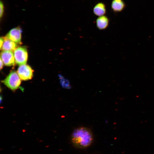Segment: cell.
<instances>
[{
  "instance_id": "6da1fadb",
  "label": "cell",
  "mask_w": 154,
  "mask_h": 154,
  "mask_svg": "<svg viewBox=\"0 0 154 154\" xmlns=\"http://www.w3.org/2000/svg\"><path fill=\"white\" fill-rule=\"evenodd\" d=\"M71 140L73 145L79 148L90 146L93 140L92 134L88 128L81 127L75 129L72 133Z\"/></svg>"
},
{
  "instance_id": "3957f363",
  "label": "cell",
  "mask_w": 154,
  "mask_h": 154,
  "mask_svg": "<svg viewBox=\"0 0 154 154\" xmlns=\"http://www.w3.org/2000/svg\"><path fill=\"white\" fill-rule=\"evenodd\" d=\"M15 63L19 65L26 64L28 59L27 48L23 47H17L14 51Z\"/></svg>"
},
{
  "instance_id": "52a82bcc",
  "label": "cell",
  "mask_w": 154,
  "mask_h": 154,
  "mask_svg": "<svg viewBox=\"0 0 154 154\" xmlns=\"http://www.w3.org/2000/svg\"><path fill=\"white\" fill-rule=\"evenodd\" d=\"M109 22L108 17L105 15L98 17L96 19V25L97 28L100 30L106 29L108 27Z\"/></svg>"
},
{
  "instance_id": "277c9868",
  "label": "cell",
  "mask_w": 154,
  "mask_h": 154,
  "mask_svg": "<svg viewBox=\"0 0 154 154\" xmlns=\"http://www.w3.org/2000/svg\"><path fill=\"white\" fill-rule=\"evenodd\" d=\"M33 72L29 66L24 64L20 65L17 72L21 80L26 81L32 78Z\"/></svg>"
},
{
  "instance_id": "5b68a950",
  "label": "cell",
  "mask_w": 154,
  "mask_h": 154,
  "mask_svg": "<svg viewBox=\"0 0 154 154\" xmlns=\"http://www.w3.org/2000/svg\"><path fill=\"white\" fill-rule=\"evenodd\" d=\"M21 28L18 26L11 29L5 37L17 44H21Z\"/></svg>"
},
{
  "instance_id": "7c38bea8",
  "label": "cell",
  "mask_w": 154,
  "mask_h": 154,
  "mask_svg": "<svg viewBox=\"0 0 154 154\" xmlns=\"http://www.w3.org/2000/svg\"><path fill=\"white\" fill-rule=\"evenodd\" d=\"M4 37H1L0 39V49L1 50L2 46H3L4 41Z\"/></svg>"
},
{
  "instance_id": "4fadbf2b",
  "label": "cell",
  "mask_w": 154,
  "mask_h": 154,
  "mask_svg": "<svg viewBox=\"0 0 154 154\" xmlns=\"http://www.w3.org/2000/svg\"><path fill=\"white\" fill-rule=\"evenodd\" d=\"M0 70H1V69L3 68V62L1 59L0 58Z\"/></svg>"
},
{
  "instance_id": "8fae6325",
  "label": "cell",
  "mask_w": 154,
  "mask_h": 154,
  "mask_svg": "<svg viewBox=\"0 0 154 154\" xmlns=\"http://www.w3.org/2000/svg\"><path fill=\"white\" fill-rule=\"evenodd\" d=\"M0 17L1 19L2 17L4 11V4L1 1L0 2Z\"/></svg>"
},
{
  "instance_id": "8992f818",
  "label": "cell",
  "mask_w": 154,
  "mask_h": 154,
  "mask_svg": "<svg viewBox=\"0 0 154 154\" xmlns=\"http://www.w3.org/2000/svg\"><path fill=\"white\" fill-rule=\"evenodd\" d=\"M13 52L3 50L1 53L0 58L3 64L6 66H14L15 64V58Z\"/></svg>"
},
{
  "instance_id": "ba28073f",
  "label": "cell",
  "mask_w": 154,
  "mask_h": 154,
  "mask_svg": "<svg viewBox=\"0 0 154 154\" xmlns=\"http://www.w3.org/2000/svg\"><path fill=\"white\" fill-rule=\"evenodd\" d=\"M126 5L122 0H113L111 8L114 12L118 13L123 11L125 8Z\"/></svg>"
},
{
  "instance_id": "7a4b0ae2",
  "label": "cell",
  "mask_w": 154,
  "mask_h": 154,
  "mask_svg": "<svg viewBox=\"0 0 154 154\" xmlns=\"http://www.w3.org/2000/svg\"><path fill=\"white\" fill-rule=\"evenodd\" d=\"M21 80L17 72L12 71L1 82L12 91H15L20 86Z\"/></svg>"
},
{
  "instance_id": "30bf717a",
  "label": "cell",
  "mask_w": 154,
  "mask_h": 154,
  "mask_svg": "<svg viewBox=\"0 0 154 154\" xmlns=\"http://www.w3.org/2000/svg\"><path fill=\"white\" fill-rule=\"evenodd\" d=\"M4 37V40L1 48L3 50L14 52L17 46V43Z\"/></svg>"
},
{
  "instance_id": "9c48e42d",
  "label": "cell",
  "mask_w": 154,
  "mask_h": 154,
  "mask_svg": "<svg viewBox=\"0 0 154 154\" xmlns=\"http://www.w3.org/2000/svg\"><path fill=\"white\" fill-rule=\"evenodd\" d=\"M93 11L95 15L99 17L104 15L106 12L105 4L102 2L97 3L94 6Z\"/></svg>"
}]
</instances>
